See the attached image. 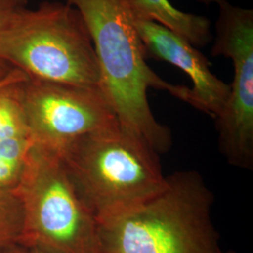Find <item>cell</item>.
<instances>
[{
    "mask_svg": "<svg viewBox=\"0 0 253 253\" xmlns=\"http://www.w3.org/2000/svg\"><path fill=\"white\" fill-rule=\"evenodd\" d=\"M68 4L80 11L89 30L100 70L99 87L119 126L157 153L167 152L171 133L154 117L147 91H167L190 103V88L164 81L146 64L129 0H68Z\"/></svg>",
    "mask_w": 253,
    "mask_h": 253,
    "instance_id": "6da1fadb",
    "label": "cell"
},
{
    "mask_svg": "<svg viewBox=\"0 0 253 253\" xmlns=\"http://www.w3.org/2000/svg\"><path fill=\"white\" fill-rule=\"evenodd\" d=\"M213 204L199 172H173L153 197L98 223L96 253H223Z\"/></svg>",
    "mask_w": 253,
    "mask_h": 253,
    "instance_id": "7a4b0ae2",
    "label": "cell"
},
{
    "mask_svg": "<svg viewBox=\"0 0 253 253\" xmlns=\"http://www.w3.org/2000/svg\"><path fill=\"white\" fill-rule=\"evenodd\" d=\"M59 157L98 223L153 197L167 180L159 154L120 126L83 137Z\"/></svg>",
    "mask_w": 253,
    "mask_h": 253,
    "instance_id": "3957f363",
    "label": "cell"
},
{
    "mask_svg": "<svg viewBox=\"0 0 253 253\" xmlns=\"http://www.w3.org/2000/svg\"><path fill=\"white\" fill-rule=\"evenodd\" d=\"M0 59L28 79L99 87L100 70L89 30L70 4L23 8L0 35Z\"/></svg>",
    "mask_w": 253,
    "mask_h": 253,
    "instance_id": "277c9868",
    "label": "cell"
},
{
    "mask_svg": "<svg viewBox=\"0 0 253 253\" xmlns=\"http://www.w3.org/2000/svg\"><path fill=\"white\" fill-rule=\"evenodd\" d=\"M15 192L24 210L19 245L49 253H96L98 222L60 157L33 145Z\"/></svg>",
    "mask_w": 253,
    "mask_h": 253,
    "instance_id": "5b68a950",
    "label": "cell"
},
{
    "mask_svg": "<svg viewBox=\"0 0 253 253\" xmlns=\"http://www.w3.org/2000/svg\"><path fill=\"white\" fill-rule=\"evenodd\" d=\"M23 101L33 144L58 157L83 137L119 126L100 87L28 79Z\"/></svg>",
    "mask_w": 253,
    "mask_h": 253,
    "instance_id": "8992f818",
    "label": "cell"
},
{
    "mask_svg": "<svg viewBox=\"0 0 253 253\" xmlns=\"http://www.w3.org/2000/svg\"><path fill=\"white\" fill-rule=\"evenodd\" d=\"M134 25L146 57L172 64L186 73L193 84L190 105L216 119L226 103L231 86L210 71L208 58L184 38L161 24L134 16Z\"/></svg>",
    "mask_w": 253,
    "mask_h": 253,
    "instance_id": "52a82bcc",
    "label": "cell"
},
{
    "mask_svg": "<svg viewBox=\"0 0 253 253\" xmlns=\"http://www.w3.org/2000/svg\"><path fill=\"white\" fill-rule=\"evenodd\" d=\"M129 3L135 17L163 25L195 48H202L212 40L208 18L183 12L173 7L169 0H129Z\"/></svg>",
    "mask_w": 253,
    "mask_h": 253,
    "instance_id": "ba28073f",
    "label": "cell"
},
{
    "mask_svg": "<svg viewBox=\"0 0 253 253\" xmlns=\"http://www.w3.org/2000/svg\"><path fill=\"white\" fill-rule=\"evenodd\" d=\"M24 83L9 84L0 89V142L30 138L23 101Z\"/></svg>",
    "mask_w": 253,
    "mask_h": 253,
    "instance_id": "9c48e42d",
    "label": "cell"
},
{
    "mask_svg": "<svg viewBox=\"0 0 253 253\" xmlns=\"http://www.w3.org/2000/svg\"><path fill=\"white\" fill-rule=\"evenodd\" d=\"M33 145L29 137L0 142V190L18 187Z\"/></svg>",
    "mask_w": 253,
    "mask_h": 253,
    "instance_id": "30bf717a",
    "label": "cell"
},
{
    "mask_svg": "<svg viewBox=\"0 0 253 253\" xmlns=\"http://www.w3.org/2000/svg\"><path fill=\"white\" fill-rule=\"evenodd\" d=\"M24 210L15 190H0V252L20 244Z\"/></svg>",
    "mask_w": 253,
    "mask_h": 253,
    "instance_id": "8fae6325",
    "label": "cell"
},
{
    "mask_svg": "<svg viewBox=\"0 0 253 253\" xmlns=\"http://www.w3.org/2000/svg\"><path fill=\"white\" fill-rule=\"evenodd\" d=\"M26 0H0V35L19 10L25 8Z\"/></svg>",
    "mask_w": 253,
    "mask_h": 253,
    "instance_id": "7c38bea8",
    "label": "cell"
},
{
    "mask_svg": "<svg viewBox=\"0 0 253 253\" xmlns=\"http://www.w3.org/2000/svg\"><path fill=\"white\" fill-rule=\"evenodd\" d=\"M27 79V76L21 71L0 59V89L9 84L26 82Z\"/></svg>",
    "mask_w": 253,
    "mask_h": 253,
    "instance_id": "4fadbf2b",
    "label": "cell"
},
{
    "mask_svg": "<svg viewBox=\"0 0 253 253\" xmlns=\"http://www.w3.org/2000/svg\"><path fill=\"white\" fill-rule=\"evenodd\" d=\"M0 253H27V252H26V249L21 245H14L2 250Z\"/></svg>",
    "mask_w": 253,
    "mask_h": 253,
    "instance_id": "5bb4252c",
    "label": "cell"
},
{
    "mask_svg": "<svg viewBox=\"0 0 253 253\" xmlns=\"http://www.w3.org/2000/svg\"><path fill=\"white\" fill-rule=\"evenodd\" d=\"M25 249H26L27 253H49L42 251V250L37 249V248H25Z\"/></svg>",
    "mask_w": 253,
    "mask_h": 253,
    "instance_id": "9a60e30c",
    "label": "cell"
}]
</instances>
